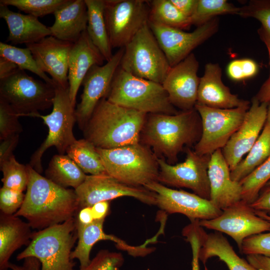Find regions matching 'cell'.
<instances>
[{
	"instance_id": "obj_1",
	"label": "cell",
	"mask_w": 270,
	"mask_h": 270,
	"mask_svg": "<svg viewBox=\"0 0 270 270\" xmlns=\"http://www.w3.org/2000/svg\"><path fill=\"white\" fill-rule=\"evenodd\" d=\"M26 166L29 180L25 198L14 215L23 216L32 228L40 230L74 218L79 212L74 190L56 184Z\"/></svg>"
},
{
	"instance_id": "obj_2",
	"label": "cell",
	"mask_w": 270,
	"mask_h": 270,
	"mask_svg": "<svg viewBox=\"0 0 270 270\" xmlns=\"http://www.w3.org/2000/svg\"><path fill=\"white\" fill-rule=\"evenodd\" d=\"M200 117L195 108L175 114H148L140 134V142L152 148L158 158L173 164L184 146L200 139Z\"/></svg>"
},
{
	"instance_id": "obj_3",
	"label": "cell",
	"mask_w": 270,
	"mask_h": 270,
	"mask_svg": "<svg viewBox=\"0 0 270 270\" xmlns=\"http://www.w3.org/2000/svg\"><path fill=\"white\" fill-rule=\"evenodd\" d=\"M147 114L102 99L82 130L96 148L110 149L140 142Z\"/></svg>"
},
{
	"instance_id": "obj_4",
	"label": "cell",
	"mask_w": 270,
	"mask_h": 270,
	"mask_svg": "<svg viewBox=\"0 0 270 270\" xmlns=\"http://www.w3.org/2000/svg\"><path fill=\"white\" fill-rule=\"evenodd\" d=\"M108 174L134 186L158 182V158L148 146L138 142L110 149L96 148Z\"/></svg>"
},
{
	"instance_id": "obj_5",
	"label": "cell",
	"mask_w": 270,
	"mask_h": 270,
	"mask_svg": "<svg viewBox=\"0 0 270 270\" xmlns=\"http://www.w3.org/2000/svg\"><path fill=\"white\" fill-rule=\"evenodd\" d=\"M106 98L112 103L147 114L178 112L162 84L134 76L120 66Z\"/></svg>"
},
{
	"instance_id": "obj_6",
	"label": "cell",
	"mask_w": 270,
	"mask_h": 270,
	"mask_svg": "<svg viewBox=\"0 0 270 270\" xmlns=\"http://www.w3.org/2000/svg\"><path fill=\"white\" fill-rule=\"evenodd\" d=\"M76 238V220L74 217L33 232L30 244L16 260L34 257L40 262V270H74L70 255Z\"/></svg>"
},
{
	"instance_id": "obj_7",
	"label": "cell",
	"mask_w": 270,
	"mask_h": 270,
	"mask_svg": "<svg viewBox=\"0 0 270 270\" xmlns=\"http://www.w3.org/2000/svg\"><path fill=\"white\" fill-rule=\"evenodd\" d=\"M55 96L50 114L33 117L41 118L48 128L47 137L30 157L28 164L39 174L42 172V158L44 153L54 146L60 154H64L67 148L76 140L73 128L76 118V109L71 102L69 86L63 87L54 83Z\"/></svg>"
},
{
	"instance_id": "obj_8",
	"label": "cell",
	"mask_w": 270,
	"mask_h": 270,
	"mask_svg": "<svg viewBox=\"0 0 270 270\" xmlns=\"http://www.w3.org/2000/svg\"><path fill=\"white\" fill-rule=\"evenodd\" d=\"M124 48L120 66L122 70L162 84L171 67L148 22Z\"/></svg>"
},
{
	"instance_id": "obj_9",
	"label": "cell",
	"mask_w": 270,
	"mask_h": 270,
	"mask_svg": "<svg viewBox=\"0 0 270 270\" xmlns=\"http://www.w3.org/2000/svg\"><path fill=\"white\" fill-rule=\"evenodd\" d=\"M55 96L53 84L36 80L18 68L0 80V98L20 116H33L52 106Z\"/></svg>"
},
{
	"instance_id": "obj_10",
	"label": "cell",
	"mask_w": 270,
	"mask_h": 270,
	"mask_svg": "<svg viewBox=\"0 0 270 270\" xmlns=\"http://www.w3.org/2000/svg\"><path fill=\"white\" fill-rule=\"evenodd\" d=\"M250 104L230 109L208 107L196 104L194 108L202 122V134L194 150L201 156H210L222 149L242 124Z\"/></svg>"
},
{
	"instance_id": "obj_11",
	"label": "cell",
	"mask_w": 270,
	"mask_h": 270,
	"mask_svg": "<svg viewBox=\"0 0 270 270\" xmlns=\"http://www.w3.org/2000/svg\"><path fill=\"white\" fill-rule=\"evenodd\" d=\"M104 16L112 48H124L148 22L150 1L104 0Z\"/></svg>"
},
{
	"instance_id": "obj_12",
	"label": "cell",
	"mask_w": 270,
	"mask_h": 270,
	"mask_svg": "<svg viewBox=\"0 0 270 270\" xmlns=\"http://www.w3.org/2000/svg\"><path fill=\"white\" fill-rule=\"evenodd\" d=\"M184 162L171 164L158 158V182L164 185L191 190L196 194L210 200L208 167L210 156H201L190 148L186 149Z\"/></svg>"
},
{
	"instance_id": "obj_13",
	"label": "cell",
	"mask_w": 270,
	"mask_h": 270,
	"mask_svg": "<svg viewBox=\"0 0 270 270\" xmlns=\"http://www.w3.org/2000/svg\"><path fill=\"white\" fill-rule=\"evenodd\" d=\"M79 211L92 208L102 201L130 196L148 205H156V194L144 186H134L120 182L108 174L87 175L84 182L74 190Z\"/></svg>"
},
{
	"instance_id": "obj_14",
	"label": "cell",
	"mask_w": 270,
	"mask_h": 270,
	"mask_svg": "<svg viewBox=\"0 0 270 270\" xmlns=\"http://www.w3.org/2000/svg\"><path fill=\"white\" fill-rule=\"evenodd\" d=\"M148 24L169 64L172 67L184 60L193 50L216 32L219 20L215 18L190 32L149 21Z\"/></svg>"
},
{
	"instance_id": "obj_15",
	"label": "cell",
	"mask_w": 270,
	"mask_h": 270,
	"mask_svg": "<svg viewBox=\"0 0 270 270\" xmlns=\"http://www.w3.org/2000/svg\"><path fill=\"white\" fill-rule=\"evenodd\" d=\"M198 224L202 228L228 235L236 242L240 250L247 238L270 231V222L256 215L250 204L242 200L223 210L218 217L199 220Z\"/></svg>"
},
{
	"instance_id": "obj_16",
	"label": "cell",
	"mask_w": 270,
	"mask_h": 270,
	"mask_svg": "<svg viewBox=\"0 0 270 270\" xmlns=\"http://www.w3.org/2000/svg\"><path fill=\"white\" fill-rule=\"evenodd\" d=\"M124 50V48H119L105 64L93 66L84 78L82 84L84 89L80 102L76 109V122L82 130L99 102L106 98L120 66Z\"/></svg>"
},
{
	"instance_id": "obj_17",
	"label": "cell",
	"mask_w": 270,
	"mask_h": 270,
	"mask_svg": "<svg viewBox=\"0 0 270 270\" xmlns=\"http://www.w3.org/2000/svg\"><path fill=\"white\" fill-rule=\"evenodd\" d=\"M144 187L156 192V205L161 210L169 214H182L191 221L213 219L222 212L210 200L194 193L170 188L158 182Z\"/></svg>"
},
{
	"instance_id": "obj_18",
	"label": "cell",
	"mask_w": 270,
	"mask_h": 270,
	"mask_svg": "<svg viewBox=\"0 0 270 270\" xmlns=\"http://www.w3.org/2000/svg\"><path fill=\"white\" fill-rule=\"evenodd\" d=\"M199 63L192 53L184 60L171 67L162 85L171 104L186 111L194 108L197 102L200 78Z\"/></svg>"
},
{
	"instance_id": "obj_19",
	"label": "cell",
	"mask_w": 270,
	"mask_h": 270,
	"mask_svg": "<svg viewBox=\"0 0 270 270\" xmlns=\"http://www.w3.org/2000/svg\"><path fill=\"white\" fill-rule=\"evenodd\" d=\"M268 104L260 103L254 96L244 119L222 149L232 171L248 154L260 136L266 122Z\"/></svg>"
},
{
	"instance_id": "obj_20",
	"label": "cell",
	"mask_w": 270,
	"mask_h": 270,
	"mask_svg": "<svg viewBox=\"0 0 270 270\" xmlns=\"http://www.w3.org/2000/svg\"><path fill=\"white\" fill-rule=\"evenodd\" d=\"M74 43L58 40L53 36L26 44L40 68L49 74L54 82L69 86L68 57Z\"/></svg>"
},
{
	"instance_id": "obj_21",
	"label": "cell",
	"mask_w": 270,
	"mask_h": 270,
	"mask_svg": "<svg viewBox=\"0 0 270 270\" xmlns=\"http://www.w3.org/2000/svg\"><path fill=\"white\" fill-rule=\"evenodd\" d=\"M210 184V200L222 210L242 200V186L234 180L230 170L222 151L219 149L210 157L208 167Z\"/></svg>"
},
{
	"instance_id": "obj_22",
	"label": "cell",
	"mask_w": 270,
	"mask_h": 270,
	"mask_svg": "<svg viewBox=\"0 0 270 270\" xmlns=\"http://www.w3.org/2000/svg\"><path fill=\"white\" fill-rule=\"evenodd\" d=\"M104 60V58L92 43L86 30L74 43L68 57L69 92L74 107L79 88L88 71L94 65H103Z\"/></svg>"
},
{
	"instance_id": "obj_23",
	"label": "cell",
	"mask_w": 270,
	"mask_h": 270,
	"mask_svg": "<svg viewBox=\"0 0 270 270\" xmlns=\"http://www.w3.org/2000/svg\"><path fill=\"white\" fill-rule=\"evenodd\" d=\"M222 69L218 64L208 63L200 78L197 104L208 107L230 109L249 104L250 102L232 94L222 80Z\"/></svg>"
},
{
	"instance_id": "obj_24",
	"label": "cell",
	"mask_w": 270,
	"mask_h": 270,
	"mask_svg": "<svg viewBox=\"0 0 270 270\" xmlns=\"http://www.w3.org/2000/svg\"><path fill=\"white\" fill-rule=\"evenodd\" d=\"M198 221H191L190 225L200 242L198 258L204 265L210 258L216 256L226 264L229 270H258L236 254L221 232L207 234L199 225Z\"/></svg>"
},
{
	"instance_id": "obj_25",
	"label": "cell",
	"mask_w": 270,
	"mask_h": 270,
	"mask_svg": "<svg viewBox=\"0 0 270 270\" xmlns=\"http://www.w3.org/2000/svg\"><path fill=\"white\" fill-rule=\"evenodd\" d=\"M0 17L5 20L8 28L6 42L12 44L36 43L52 35L49 27L42 23L38 18L14 12L0 3Z\"/></svg>"
},
{
	"instance_id": "obj_26",
	"label": "cell",
	"mask_w": 270,
	"mask_h": 270,
	"mask_svg": "<svg viewBox=\"0 0 270 270\" xmlns=\"http://www.w3.org/2000/svg\"><path fill=\"white\" fill-rule=\"evenodd\" d=\"M54 22L49 27L52 36L74 43L86 30L88 10L84 0H70L54 13Z\"/></svg>"
},
{
	"instance_id": "obj_27",
	"label": "cell",
	"mask_w": 270,
	"mask_h": 270,
	"mask_svg": "<svg viewBox=\"0 0 270 270\" xmlns=\"http://www.w3.org/2000/svg\"><path fill=\"white\" fill-rule=\"evenodd\" d=\"M32 227L14 214H0V270H8L12 254L28 245L33 232Z\"/></svg>"
},
{
	"instance_id": "obj_28",
	"label": "cell",
	"mask_w": 270,
	"mask_h": 270,
	"mask_svg": "<svg viewBox=\"0 0 270 270\" xmlns=\"http://www.w3.org/2000/svg\"><path fill=\"white\" fill-rule=\"evenodd\" d=\"M104 219L94 220L88 224H83L76 220V232L78 238L77 246L70 255L71 258L77 259L80 268L87 266L91 260L90 256L93 246L102 240H108L116 243L119 249L127 250L130 245L116 236L106 234L103 230Z\"/></svg>"
},
{
	"instance_id": "obj_29",
	"label": "cell",
	"mask_w": 270,
	"mask_h": 270,
	"mask_svg": "<svg viewBox=\"0 0 270 270\" xmlns=\"http://www.w3.org/2000/svg\"><path fill=\"white\" fill-rule=\"evenodd\" d=\"M88 10L86 32L92 43L99 50L106 62L114 54L110 40L104 16V0H84Z\"/></svg>"
},
{
	"instance_id": "obj_30",
	"label": "cell",
	"mask_w": 270,
	"mask_h": 270,
	"mask_svg": "<svg viewBox=\"0 0 270 270\" xmlns=\"http://www.w3.org/2000/svg\"><path fill=\"white\" fill-rule=\"evenodd\" d=\"M46 178L56 184L74 190L85 180L87 175L68 156L56 154L50 160L45 172Z\"/></svg>"
},
{
	"instance_id": "obj_31",
	"label": "cell",
	"mask_w": 270,
	"mask_h": 270,
	"mask_svg": "<svg viewBox=\"0 0 270 270\" xmlns=\"http://www.w3.org/2000/svg\"><path fill=\"white\" fill-rule=\"evenodd\" d=\"M270 155V127L265 124L262 133L246 157L230 171L232 178L240 182L260 165Z\"/></svg>"
},
{
	"instance_id": "obj_32",
	"label": "cell",
	"mask_w": 270,
	"mask_h": 270,
	"mask_svg": "<svg viewBox=\"0 0 270 270\" xmlns=\"http://www.w3.org/2000/svg\"><path fill=\"white\" fill-rule=\"evenodd\" d=\"M66 152L85 174H107L96 148L86 138L76 140Z\"/></svg>"
},
{
	"instance_id": "obj_33",
	"label": "cell",
	"mask_w": 270,
	"mask_h": 270,
	"mask_svg": "<svg viewBox=\"0 0 270 270\" xmlns=\"http://www.w3.org/2000/svg\"><path fill=\"white\" fill-rule=\"evenodd\" d=\"M148 21L182 30L192 25L190 18L184 15L170 0L150 1Z\"/></svg>"
},
{
	"instance_id": "obj_34",
	"label": "cell",
	"mask_w": 270,
	"mask_h": 270,
	"mask_svg": "<svg viewBox=\"0 0 270 270\" xmlns=\"http://www.w3.org/2000/svg\"><path fill=\"white\" fill-rule=\"evenodd\" d=\"M0 57L12 62L18 68L28 70L38 76L44 82L54 85L52 80L40 68L28 48H20L0 42Z\"/></svg>"
},
{
	"instance_id": "obj_35",
	"label": "cell",
	"mask_w": 270,
	"mask_h": 270,
	"mask_svg": "<svg viewBox=\"0 0 270 270\" xmlns=\"http://www.w3.org/2000/svg\"><path fill=\"white\" fill-rule=\"evenodd\" d=\"M240 10V7L236 6L226 0H198L196 10L190 18L192 24L198 27L218 15L238 14Z\"/></svg>"
},
{
	"instance_id": "obj_36",
	"label": "cell",
	"mask_w": 270,
	"mask_h": 270,
	"mask_svg": "<svg viewBox=\"0 0 270 270\" xmlns=\"http://www.w3.org/2000/svg\"><path fill=\"white\" fill-rule=\"evenodd\" d=\"M270 180V155L254 171L240 182L242 200L250 204L258 196L260 190Z\"/></svg>"
},
{
	"instance_id": "obj_37",
	"label": "cell",
	"mask_w": 270,
	"mask_h": 270,
	"mask_svg": "<svg viewBox=\"0 0 270 270\" xmlns=\"http://www.w3.org/2000/svg\"><path fill=\"white\" fill-rule=\"evenodd\" d=\"M0 168L2 186L22 192L26 189L29 180L27 166L18 162L14 154L0 164Z\"/></svg>"
},
{
	"instance_id": "obj_38",
	"label": "cell",
	"mask_w": 270,
	"mask_h": 270,
	"mask_svg": "<svg viewBox=\"0 0 270 270\" xmlns=\"http://www.w3.org/2000/svg\"><path fill=\"white\" fill-rule=\"evenodd\" d=\"M70 0H0V3L12 6L35 17L53 14Z\"/></svg>"
},
{
	"instance_id": "obj_39",
	"label": "cell",
	"mask_w": 270,
	"mask_h": 270,
	"mask_svg": "<svg viewBox=\"0 0 270 270\" xmlns=\"http://www.w3.org/2000/svg\"><path fill=\"white\" fill-rule=\"evenodd\" d=\"M18 114L4 100L0 98V140L19 134L22 131Z\"/></svg>"
},
{
	"instance_id": "obj_40",
	"label": "cell",
	"mask_w": 270,
	"mask_h": 270,
	"mask_svg": "<svg viewBox=\"0 0 270 270\" xmlns=\"http://www.w3.org/2000/svg\"><path fill=\"white\" fill-rule=\"evenodd\" d=\"M124 258L120 252L101 250L86 266L78 270H120Z\"/></svg>"
},
{
	"instance_id": "obj_41",
	"label": "cell",
	"mask_w": 270,
	"mask_h": 270,
	"mask_svg": "<svg viewBox=\"0 0 270 270\" xmlns=\"http://www.w3.org/2000/svg\"><path fill=\"white\" fill-rule=\"evenodd\" d=\"M240 16L258 20L270 32V0H252L240 7Z\"/></svg>"
},
{
	"instance_id": "obj_42",
	"label": "cell",
	"mask_w": 270,
	"mask_h": 270,
	"mask_svg": "<svg viewBox=\"0 0 270 270\" xmlns=\"http://www.w3.org/2000/svg\"><path fill=\"white\" fill-rule=\"evenodd\" d=\"M240 251L246 255L258 254L270 257V231L247 238Z\"/></svg>"
},
{
	"instance_id": "obj_43",
	"label": "cell",
	"mask_w": 270,
	"mask_h": 270,
	"mask_svg": "<svg viewBox=\"0 0 270 270\" xmlns=\"http://www.w3.org/2000/svg\"><path fill=\"white\" fill-rule=\"evenodd\" d=\"M25 194L22 192L2 186L0 189V212L14 214L22 206Z\"/></svg>"
},
{
	"instance_id": "obj_44",
	"label": "cell",
	"mask_w": 270,
	"mask_h": 270,
	"mask_svg": "<svg viewBox=\"0 0 270 270\" xmlns=\"http://www.w3.org/2000/svg\"><path fill=\"white\" fill-rule=\"evenodd\" d=\"M258 32L260 39L267 48L270 65V32L262 26L258 28ZM255 97L260 103L268 104L270 102V74L268 78L262 85Z\"/></svg>"
},
{
	"instance_id": "obj_45",
	"label": "cell",
	"mask_w": 270,
	"mask_h": 270,
	"mask_svg": "<svg viewBox=\"0 0 270 270\" xmlns=\"http://www.w3.org/2000/svg\"><path fill=\"white\" fill-rule=\"evenodd\" d=\"M182 234L186 237V240L191 246L192 254V270H200L198 255L201 245L199 239L190 224L183 229Z\"/></svg>"
},
{
	"instance_id": "obj_46",
	"label": "cell",
	"mask_w": 270,
	"mask_h": 270,
	"mask_svg": "<svg viewBox=\"0 0 270 270\" xmlns=\"http://www.w3.org/2000/svg\"><path fill=\"white\" fill-rule=\"evenodd\" d=\"M18 140L19 134H15L0 141V164L14 155L13 151L16 147Z\"/></svg>"
},
{
	"instance_id": "obj_47",
	"label": "cell",
	"mask_w": 270,
	"mask_h": 270,
	"mask_svg": "<svg viewBox=\"0 0 270 270\" xmlns=\"http://www.w3.org/2000/svg\"><path fill=\"white\" fill-rule=\"evenodd\" d=\"M250 204L255 211L262 212L270 216V186H268L258 198Z\"/></svg>"
},
{
	"instance_id": "obj_48",
	"label": "cell",
	"mask_w": 270,
	"mask_h": 270,
	"mask_svg": "<svg viewBox=\"0 0 270 270\" xmlns=\"http://www.w3.org/2000/svg\"><path fill=\"white\" fill-rule=\"evenodd\" d=\"M176 8L186 16L191 18L194 14L198 0H170Z\"/></svg>"
},
{
	"instance_id": "obj_49",
	"label": "cell",
	"mask_w": 270,
	"mask_h": 270,
	"mask_svg": "<svg viewBox=\"0 0 270 270\" xmlns=\"http://www.w3.org/2000/svg\"><path fill=\"white\" fill-rule=\"evenodd\" d=\"M247 261L258 270H270V257L252 254L246 256Z\"/></svg>"
},
{
	"instance_id": "obj_50",
	"label": "cell",
	"mask_w": 270,
	"mask_h": 270,
	"mask_svg": "<svg viewBox=\"0 0 270 270\" xmlns=\"http://www.w3.org/2000/svg\"><path fill=\"white\" fill-rule=\"evenodd\" d=\"M22 266L10 263L9 268L12 270H40L41 264L37 258L28 257L24 258Z\"/></svg>"
},
{
	"instance_id": "obj_51",
	"label": "cell",
	"mask_w": 270,
	"mask_h": 270,
	"mask_svg": "<svg viewBox=\"0 0 270 270\" xmlns=\"http://www.w3.org/2000/svg\"><path fill=\"white\" fill-rule=\"evenodd\" d=\"M227 74L234 80L244 79L240 59L232 60L229 63L227 68Z\"/></svg>"
},
{
	"instance_id": "obj_52",
	"label": "cell",
	"mask_w": 270,
	"mask_h": 270,
	"mask_svg": "<svg viewBox=\"0 0 270 270\" xmlns=\"http://www.w3.org/2000/svg\"><path fill=\"white\" fill-rule=\"evenodd\" d=\"M108 201H102L96 203L92 207L94 220L105 219L109 212Z\"/></svg>"
},
{
	"instance_id": "obj_53",
	"label": "cell",
	"mask_w": 270,
	"mask_h": 270,
	"mask_svg": "<svg viewBox=\"0 0 270 270\" xmlns=\"http://www.w3.org/2000/svg\"><path fill=\"white\" fill-rule=\"evenodd\" d=\"M244 79L254 76L258 72V68L257 64L250 58L240 59Z\"/></svg>"
},
{
	"instance_id": "obj_54",
	"label": "cell",
	"mask_w": 270,
	"mask_h": 270,
	"mask_svg": "<svg viewBox=\"0 0 270 270\" xmlns=\"http://www.w3.org/2000/svg\"><path fill=\"white\" fill-rule=\"evenodd\" d=\"M18 68V66L12 62L0 57V80L8 76Z\"/></svg>"
},
{
	"instance_id": "obj_55",
	"label": "cell",
	"mask_w": 270,
	"mask_h": 270,
	"mask_svg": "<svg viewBox=\"0 0 270 270\" xmlns=\"http://www.w3.org/2000/svg\"><path fill=\"white\" fill-rule=\"evenodd\" d=\"M77 221L83 224H88L94 220L92 208L86 207L82 208L78 212Z\"/></svg>"
},
{
	"instance_id": "obj_56",
	"label": "cell",
	"mask_w": 270,
	"mask_h": 270,
	"mask_svg": "<svg viewBox=\"0 0 270 270\" xmlns=\"http://www.w3.org/2000/svg\"><path fill=\"white\" fill-rule=\"evenodd\" d=\"M255 212L256 215L270 222V216L262 212L255 211Z\"/></svg>"
},
{
	"instance_id": "obj_57",
	"label": "cell",
	"mask_w": 270,
	"mask_h": 270,
	"mask_svg": "<svg viewBox=\"0 0 270 270\" xmlns=\"http://www.w3.org/2000/svg\"><path fill=\"white\" fill-rule=\"evenodd\" d=\"M266 124L270 127V102L268 104Z\"/></svg>"
},
{
	"instance_id": "obj_58",
	"label": "cell",
	"mask_w": 270,
	"mask_h": 270,
	"mask_svg": "<svg viewBox=\"0 0 270 270\" xmlns=\"http://www.w3.org/2000/svg\"><path fill=\"white\" fill-rule=\"evenodd\" d=\"M267 186H270V180L267 183V184H266Z\"/></svg>"
}]
</instances>
